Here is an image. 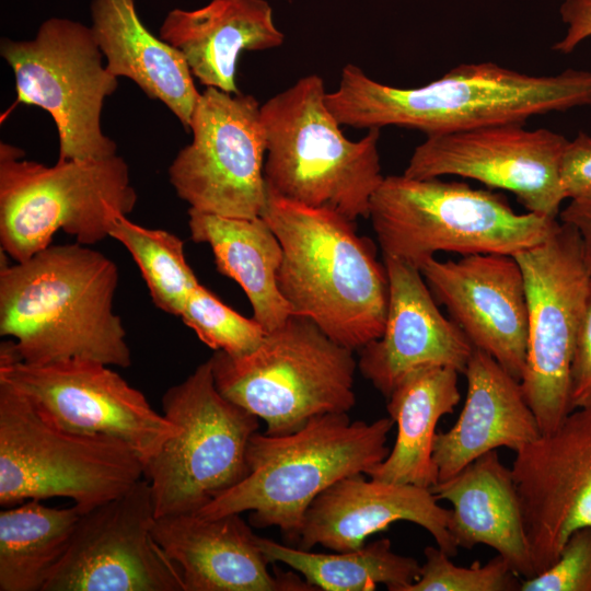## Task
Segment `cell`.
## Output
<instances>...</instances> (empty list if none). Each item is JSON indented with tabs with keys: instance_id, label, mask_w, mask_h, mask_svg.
<instances>
[{
	"instance_id": "cell-1",
	"label": "cell",
	"mask_w": 591,
	"mask_h": 591,
	"mask_svg": "<svg viewBox=\"0 0 591 591\" xmlns=\"http://www.w3.org/2000/svg\"><path fill=\"white\" fill-rule=\"evenodd\" d=\"M326 104L341 126H396L426 136L502 124L591 106V71L529 74L491 61L462 63L418 88H396L347 63Z\"/></svg>"
},
{
	"instance_id": "cell-2",
	"label": "cell",
	"mask_w": 591,
	"mask_h": 591,
	"mask_svg": "<svg viewBox=\"0 0 591 591\" xmlns=\"http://www.w3.org/2000/svg\"><path fill=\"white\" fill-rule=\"evenodd\" d=\"M118 281L112 259L78 242L1 266L0 335L26 363L84 358L128 368L126 331L113 305Z\"/></svg>"
},
{
	"instance_id": "cell-3",
	"label": "cell",
	"mask_w": 591,
	"mask_h": 591,
	"mask_svg": "<svg viewBox=\"0 0 591 591\" xmlns=\"http://www.w3.org/2000/svg\"><path fill=\"white\" fill-rule=\"evenodd\" d=\"M282 247L277 285L293 315L312 320L351 350L379 338L389 308V277L356 221L267 190L260 216Z\"/></svg>"
},
{
	"instance_id": "cell-4",
	"label": "cell",
	"mask_w": 591,
	"mask_h": 591,
	"mask_svg": "<svg viewBox=\"0 0 591 591\" xmlns=\"http://www.w3.org/2000/svg\"><path fill=\"white\" fill-rule=\"evenodd\" d=\"M389 418L351 421L347 413L312 418L281 436L256 431L247 447L246 476L200 509L216 518L252 511L258 528L276 526L298 542L313 500L338 480L366 474L390 453Z\"/></svg>"
},
{
	"instance_id": "cell-5",
	"label": "cell",
	"mask_w": 591,
	"mask_h": 591,
	"mask_svg": "<svg viewBox=\"0 0 591 591\" xmlns=\"http://www.w3.org/2000/svg\"><path fill=\"white\" fill-rule=\"evenodd\" d=\"M326 93L323 79L311 73L260 105L267 190L352 221L369 218L371 198L384 179L380 129H369L358 141L347 139Z\"/></svg>"
},
{
	"instance_id": "cell-6",
	"label": "cell",
	"mask_w": 591,
	"mask_h": 591,
	"mask_svg": "<svg viewBox=\"0 0 591 591\" xmlns=\"http://www.w3.org/2000/svg\"><path fill=\"white\" fill-rule=\"evenodd\" d=\"M369 218L383 257L417 269L438 252L515 255L543 242L556 218L517 213L497 193L439 177H384Z\"/></svg>"
},
{
	"instance_id": "cell-7",
	"label": "cell",
	"mask_w": 591,
	"mask_h": 591,
	"mask_svg": "<svg viewBox=\"0 0 591 591\" xmlns=\"http://www.w3.org/2000/svg\"><path fill=\"white\" fill-rule=\"evenodd\" d=\"M208 360L218 391L264 420L267 434H287L356 405L354 350L304 316L290 315L247 354L216 350Z\"/></svg>"
},
{
	"instance_id": "cell-8",
	"label": "cell",
	"mask_w": 591,
	"mask_h": 591,
	"mask_svg": "<svg viewBox=\"0 0 591 591\" xmlns=\"http://www.w3.org/2000/svg\"><path fill=\"white\" fill-rule=\"evenodd\" d=\"M23 158L20 148L0 143V246L14 262L51 245L59 230L95 244L109 236L117 216L136 207L129 166L117 154L53 166Z\"/></svg>"
},
{
	"instance_id": "cell-9",
	"label": "cell",
	"mask_w": 591,
	"mask_h": 591,
	"mask_svg": "<svg viewBox=\"0 0 591 591\" xmlns=\"http://www.w3.org/2000/svg\"><path fill=\"white\" fill-rule=\"evenodd\" d=\"M143 463L124 441L83 434L46 419L0 381V505L68 498L82 512L124 494Z\"/></svg>"
},
{
	"instance_id": "cell-10",
	"label": "cell",
	"mask_w": 591,
	"mask_h": 591,
	"mask_svg": "<svg viewBox=\"0 0 591 591\" xmlns=\"http://www.w3.org/2000/svg\"><path fill=\"white\" fill-rule=\"evenodd\" d=\"M175 433L143 466L155 518L196 513L247 474L258 418L217 389L209 360L162 397Z\"/></svg>"
},
{
	"instance_id": "cell-11",
	"label": "cell",
	"mask_w": 591,
	"mask_h": 591,
	"mask_svg": "<svg viewBox=\"0 0 591 591\" xmlns=\"http://www.w3.org/2000/svg\"><path fill=\"white\" fill-rule=\"evenodd\" d=\"M0 54L13 69L18 102L38 106L54 119L57 161L116 154L117 144L103 132L101 115L118 81L106 69L91 26L50 18L32 39L2 38Z\"/></svg>"
},
{
	"instance_id": "cell-12",
	"label": "cell",
	"mask_w": 591,
	"mask_h": 591,
	"mask_svg": "<svg viewBox=\"0 0 591 591\" xmlns=\"http://www.w3.org/2000/svg\"><path fill=\"white\" fill-rule=\"evenodd\" d=\"M513 257L522 271L528 308L526 359L520 383L541 433H548L572 412L570 367L591 276L578 232L561 221L543 242Z\"/></svg>"
},
{
	"instance_id": "cell-13",
	"label": "cell",
	"mask_w": 591,
	"mask_h": 591,
	"mask_svg": "<svg viewBox=\"0 0 591 591\" xmlns=\"http://www.w3.org/2000/svg\"><path fill=\"white\" fill-rule=\"evenodd\" d=\"M169 179L189 209L229 218L260 217L267 201L266 132L258 101L216 88L200 93Z\"/></svg>"
},
{
	"instance_id": "cell-14",
	"label": "cell",
	"mask_w": 591,
	"mask_h": 591,
	"mask_svg": "<svg viewBox=\"0 0 591 591\" xmlns=\"http://www.w3.org/2000/svg\"><path fill=\"white\" fill-rule=\"evenodd\" d=\"M0 381L13 386L62 429L124 441L143 466L176 431L139 390L96 360L26 363L19 359L12 339L5 340L0 346Z\"/></svg>"
},
{
	"instance_id": "cell-15",
	"label": "cell",
	"mask_w": 591,
	"mask_h": 591,
	"mask_svg": "<svg viewBox=\"0 0 591 591\" xmlns=\"http://www.w3.org/2000/svg\"><path fill=\"white\" fill-rule=\"evenodd\" d=\"M149 482L82 512L43 591H184L177 566L152 534Z\"/></svg>"
},
{
	"instance_id": "cell-16",
	"label": "cell",
	"mask_w": 591,
	"mask_h": 591,
	"mask_svg": "<svg viewBox=\"0 0 591 591\" xmlns=\"http://www.w3.org/2000/svg\"><path fill=\"white\" fill-rule=\"evenodd\" d=\"M569 140L547 128L502 124L428 136L404 171L413 178L447 175L512 193L529 211L557 218L566 199L560 164Z\"/></svg>"
},
{
	"instance_id": "cell-17",
	"label": "cell",
	"mask_w": 591,
	"mask_h": 591,
	"mask_svg": "<svg viewBox=\"0 0 591 591\" xmlns=\"http://www.w3.org/2000/svg\"><path fill=\"white\" fill-rule=\"evenodd\" d=\"M514 454L511 472L538 575L572 532L591 526V406L573 409Z\"/></svg>"
},
{
	"instance_id": "cell-18",
	"label": "cell",
	"mask_w": 591,
	"mask_h": 591,
	"mask_svg": "<svg viewBox=\"0 0 591 591\" xmlns=\"http://www.w3.org/2000/svg\"><path fill=\"white\" fill-rule=\"evenodd\" d=\"M436 300L474 348L521 381L526 359L528 308L520 265L511 255L472 254L427 259L419 268Z\"/></svg>"
},
{
	"instance_id": "cell-19",
	"label": "cell",
	"mask_w": 591,
	"mask_h": 591,
	"mask_svg": "<svg viewBox=\"0 0 591 591\" xmlns=\"http://www.w3.org/2000/svg\"><path fill=\"white\" fill-rule=\"evenodd\" d=\"M389 277V308L382 335L362 347L358 368L385 397L412 371L432 366L464 373L473 345L438 309L416 267L383 257Z\"/></svg>"
},
{
	"instance_id": "cell-20",
	"label": "cell",
	"mask_w": 591,
	"mask_h": 591,
	"mask_svg": "<svg viewBox=\"0 0 591 591\" xmlns=\"http://www.w3.org/2000/svg\"><path fill=\"white\" fill-rule=\"evenodd\" d=\"M431 488L397 484L362 474L345 477L320 494L308 508L298 547L335 552L363 546L371 535L397 521L424 528L450 557L457 554L450 532L451 509L439 505Z\"/></svg>"
},
{
	"instance_id": "cell-21",
	"label": "cell",
	"mask_w": 591,
	"mask_h": 591,
	"mask_svg": "<svg viewBox=\"0 0 591 591\" xmlns=\"http://www.w3.org/2000/svg\"><path fill=\"white\" fill-rule=\"evenodd\" d=\"M152 534L179 569L184 591H311L291 572L271 575L256 537L240 513L155 518Z\"/></svg>"
},
{
	"instance_id": "cell-22",
	"label": "cell",
	"mask_w": 591,
	"mask_h": 591,
	"mask_svg": "<svg viewBox=\"0 0 591 591\" xmlns=\"http://www.w3.org/2000/svg\"><path fill=\"white\" fill-rule=\"evenodd\" d=\"M463 374L467 393L462 412L448 431L434 437L438 483L489 451L508 448L514 452L541 436L520 381L490 355L474 348Z\"/></svg>"
},
{
	"instance_id": "cell-23",
	"label": "cell",
	"mask_w": 591,
	"mask_h": 591,
	"mask_svg": "<svg viewBox=\"0 0 591 591\" xmlns=\"http://www.w3.org/2000/svg\"><path fill=\"white\" fill-rule=\"evenodd\" d=\"M160 38L182 53L201 84L239 94L235 74L241 53L279 47L285 35L266 0H212L196 10L170 11Z\"/></svg>"
},
{
	"instance_id": "cell-24",
	"label": "cell",
	"mask_w": 591,
	"mask_h": 591,
	"mask_svg": "<svg viewBox=\"0 0 591 591\" xmlns=\"http://www.w3.org/2000/svg\"><path fill=\"white\" fill-rule=\"evenodd\" d=\"M431 490L452 505L449 528L459 548L487 545L520 577L536 575L511 467L502 463L497 450L483 454Z\"/></svg>"
},
{
	"instance_id": "cell-25",
	"label": "cell",
	"mask_w": 591,
	"mask_h": 591,
	"mask_svg": "<svg viewBox=\"0 0 591 591\" xmlns=\"http://www.w3.org/2000/svg\"><path fill=\"white\" fill-rule=\"evenodd\" d=\"M90 12L106 69L165 104L189 130L200 93L182 53L144 26L135 0H92Z\"/></svg>"
},
{
	"instance_id": "cell-26",
	"label": "cell",
	"mask_w": 591,
	"mask_h": 591,
	"mask_svg": "<svg viewBox=\"0 0 591 591\" xmlns=\"http://www.w3.org/2000/svg\"><path fill=\"white\" fill-rule=\"evenodd\" d=\"M459 372L432 366L408 373L389 395L387 412L396 439L387 456L367 475L371 478L432 488L438 474L432 459L436 428L461 399Z\"/></svg>"
},
{
	"instance_id": "cell-27",
	"label": "cell",
	"mask_w": 591,
	"mask_h": 591,
	"mask_svg": "<svg viewBox=\"0 0 591 591\" xmlns=\"http://www.w3.org/2000/svg\"><path fill=\"white\" fill-rule=\"evenodd\" d=\"M188 229L194 242L210 246L217 270L243 289L253 318L266 333L292 315L277 285L282 247L262 217L229 218L188 209Z\"/></svg>"
},
{
	"instance_id": "cell-28",
	"label": "cell",
	"mask_w": 591,
	"mask_h": 591,
	"mask_svg": "<svg viewBox=\"0 0 591 591\" xmlns=\"http://www.w3.org/2000/svg\"><path fill=\"white\" fill-rule=\"evenodd\" d=\"M82 511L27 500L0 512V591H43Z\"/></svg>"
},
{
	"instance_id": "cell-29",
	"label": "cell",
	"mask_w": 591,
	"mask_h": 591,
	"mask_svg": "<svg viewBox=\"0 0 591 591\" xmlns=\"http://www.w3.org/2000/svg\"><path fill=\"white\" fill-rule=\"evenodd\" d=\"M268 563H282L299 572L316 590L371 591L382 583L390 591H405L420 576L414 557L392 549L389 538L366 543L348 552L313 553L256 537Z\"/></svg>"
},
{
	"instance_id": "cell-30",
	"label": "cell",
	"mask_w": 591,
	"mask_h": 591,
	"mask_svg": "<svg viewBox=\"0 0 591 591\" xmlns=\"http://www.w3.org/2000/svg\"><path fill=\"white\" fill-rule=\"evenodd\" d=\"M109 236L131 254L154 305L179 317L189 293L199 283L186 262L184 242L165 230L139 225L125 215L114 219Z\"/></svg>"
},
{
	"instance_id": "cell-31",
	"label": "cell",
	"mask_w": 591,
	"mask_h": 591,
	"mask_svg": "<svg viewBox=\"0 0 591 591\" xmlns=\"http://www.w3.org/2000/svg\"><path fill=\"white\" fill-rule=\"evenodd\" d=\"M179 317L213 351L230 355L254 350L266 334L254 318L239 314L200 283L189 293Z\"/></svg>"
},
{
	"instance_id": "cell-32",
	"label": "cell",
	"mask_w": 591,
	"mask_h": 591,
	"mask_svg": "<svg viewBox=\"0 0 591 591\" xmlns=\"http://www.w3.org/2000/svg\"><path fill=\"white\" fill-rule=\"evenodd\" d=\"M419 578L405 591H520L522 580L509 563L497 554L486 564L470 567L452 563L438 546H427Z\"/></svg>"
},
{
	"instance_id": "cell-33",
	"label": "cell",
	"mask_w": 591,
	"mask_h": 591,
	"mask_svg": "<svg viewBox=\"0 0 591 591\" xmlns=\"http://www.w3.org/2000/svg\"><path fill=\"white\" fill-rule=\"evenodd\" d=\"M520 591H591V526L572 532L558 559L545 571L522 580Z\"/></svg>"
},
{
	"instance_id": "cell-34",
	"label": "cell",
	"mask_w": 591,
	"mask_h": 591,
	"mask_svg": "<svg viewBox=\"0 0 591 591\" xmlns=\"http://www.w3.org/2000/svg\"><path fill=\"white\" fill-rule=\"evenodd\" d=\"M569 402L571 410L591 406V287L575 341Z\"/></svg>"
},
{
	"instance_id": "cell-35",
	"label": "cell",
	"mask_w": 591,
	"mask_h": 591,
	"mask_svg": "<svg viewBox=\"0 0 591 591\" xmlns=\"http://www.w3.org/2000/svg\"><path fill=\"white\" fill-rule=\"evenodd\" d=\"M560 183L565 198L591 192V137L579 132L569 140L560 164Z\"/></svg>"
},
{
	"instance_id": "cell-36",
	"label": "cell",
	"mask_w": 591,
	"mask_h": 591,
	"mask_svg": "<svg viewBox=\"0 0 591 591\" xmlns=\"http://www.w3.org/2000/svg\"><path fill=\"white\" fill-rule=\"evenodd\" d=\"M559 12L567 26L566 33L552 49L560 54H570L591 36V0H565Z\"/></svg>"
},
{
	"instance_id": "cell-37",
	"label": "cell",
	"mask_w": 591,
	"mask_h": 591,
	"mask_svg": "<svg viewBox=\"0 0 591 591\" xmlns=\"http://www.w3.org/2000/svg\"><path fill=\"white\" fill-rule=\"evenodd\" d=\"M558 217L578 232L584 264L591 276V192L570 198Z\"/></svg>"
}]
</instances>
